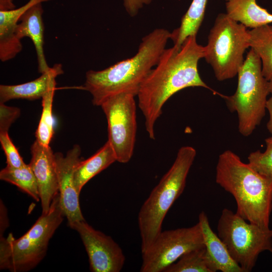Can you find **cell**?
Wrapping results in <instances>:
<instances>
[{
	"label": "cell",
	"mask_w": 272,
	"mask_h": 272,
	"mask_svg": "<svg viewBox=\"0 0 272 272\" xmlns=\"http://www.w3.org/2000/svg\"><path fill=\"white\" fill-rule=\"evenodd\" d=\"M64 217L58 193L48 212L42 213L22 236L15 239L12 233L0 236V269L26 272L35 267L45 256L49 240Z\"/></svg>",
	"instance_id": "5"
},
{
	"label": "cell",
	"mask_w": 272,
	"mask_h": 272,
	"mask_svg": "<svg viewBox=\"0 0 272 272\" xmlns=\"http://www.w3.org/2000/svg\"><path fill=\"white\" fill-rule=\"evenodd\" d=\"M205 246L198 222L190 227L161 231L142 253L140 271L163 272L186 253Z\"/></svg>",
	"instance_id": "10"
},
{
	"label": "cell",
	"mask_w": 272,
	"mask_h": 272,
	"mask_svg": "<svg viewBox=\"0 0 272 272\" xmlns=\"http://www.w3.org/2000/svg\"><path fill=\"white\" fill-rule=\"evenodd\" d=\"M43 13L42 3L35 5L22 15L15 29L19 39L28 37L33 43L37 54L38 72L41 74L50 69L44 53Z\"/></svg>",
	"instance_id": "15"
},
{
	"label": "cell",
	"mask_w": 272,
	"mask_h": 272,
	"mask_svg": "<svg viewBox=\"0 0 272 272\" xmlns=\"http://www.w3.org/2000/svg\"><path fill=\"white\" fill-rule=\"evenodd\" d=\"M238 85L231 96L222 95L231 112H236L238 130L244 137L250 135L259 125L266 110L270 85L262 75L261 62L252 49L238 73Z\"/></svg>",
	"instance_id": "6"
},
{
	"label": "cell",
	"mask_w": 272,
	"mask_h": 272,
	"mask_svg": "<svg viewBox=\"0 0 272 272\" xmlns=\"http://www.w3.org/2000/svg\"><path fill=\"white\" fill-rule=\"evenodd\" d=\"M265 150L261 152L259 150L251 152L248 156V164L260 174L272 176V137L265 140Z\"/></svg>",
	"instance_id": "25"
},
{
	"label": "cell",
	"mask_w": 272,
	"mask_h": 272,
	"mask_svg": "<svg viewBox=\"0 0 272 272\" xmlns=\"http://www.w3.org/2000/svg\"><path fill=\"white\" fill-rule=\"evenodd\" d=\"M18 108L10 107L0 103V132H8L11 124L19 116Z\"/></svg>",
	"instance_id": "27"
},
{
	"label": "cell",
	"mask_w": 272,
	"mask_h": 272,
	"mask_svg": "<svg viewBox=\"0 0 272 272\" xmlns=\"http://www.w3.org/2000/svg\"><path fill=\"white\" fill-rule=\"evenodd\" d=\"M196 35L187 37L180 47L166 48L158 63L142 84L137 96L138 106L145 119L149 137L155 139V124L166 102L174 94L188 87L210 88L198 71L199 60L203 58L204 46L197 43Z\"/></svg>",
	"instance_id": "1"
},
{
	"label": "cell",
	"mask_w": 272,
	"mask_h": 272,
	"mask_svg": "<svg viewBox=\"0 0 272 272\" xmlns=\"http://www.w3.org/2000/svg\"><path fill=\"white\" fill-rule=\"evenodd\" d=\"M135 96L120 93L111 96L101 104L108 124V141L116 161L126 163L131 158L137 129Z\"/></svg>",
	"instance_id": "9"
},
{
	"label": "cell",
	"mask_w": 272,
	"mask_h": 272,
	"mask_svg": "<svg viewBox=\"0 0 272 272\" xmlns=\"http://www.w3.org/2000/svg\"><path fill=\"white\" fill-rule=\"evenodd\" d=\"M226 14L246 28L252 29L272 23V14L256 0H225Z\"/></svg>",
	"instance_id": "18"
},
{
	"label": "cell",
	"mask_w": 272,
	"mask_h": 272,
	"mask_svg": "<svg viewBox=\"0 0 272 272\" xmlns=\"http://www.w3.org/2000/svg\"><path fill=\"white\" fill-rule=\"evenodd\" d=\"M0 179L16 185L37 202L40 200L36 179L29 164L19 168L7 165L0 172Z\"/></svg>",
	"instance_id": "22"
},
{
	"label": "cell",
	"mask_w": 272,
	"mask_h": 272,
	"mask_svg": "<svg viewBox=\"0 0 272 272\" xmlns=\"http://www.w3.org/2000/svg\"><path fill=\"white\" fill-rule=\"evenodd\" d=\"M198 223L202 230L207 256L215 271L243 272L230 255L224 243L212 230L208 218L203 211L199 215Z\"/></svg>",
	"instance_id": "17"
},
{
	"label": "cell",
	"mask_w": 272,
	"mask_h": 272,
	"mask_svg": "<svg viewBox=\"0 0 272 272\" xmlns=\"http://www.w3.org/2000/svg\"><path fill=\"white\" fill-rule=\"evenodd\" d=\"M249 44L259 56L263 76L272 79V26L266 24L248 30Z\"/></svg>",
	"instance_id": "20"
},
{
	"label": "cell",
	"mask_w": 272,
	"mask_h": 272,
	"mask_svg": "<svg viewBox=\"0 0 272 272\" xmlns=\"http://www.w3.org/2000/svg\"><path fill=\"white\" fill-rule=\"evenodd\" d=\"M152 0H124V7L131 17L135 16L140 9L145 5H149Z\"/></svg>",
	"instance_id": "28"
},
{
	"label": "cell",
	"mask_w": 272,
	"mask_h": 272,
	"mask_svg": "<svg viewBox=\"0 0 272 272\" xmlns=\"http://www.w3.org/2000/svg\"><path fill=\"white\" fill-rule=\"evenodd\" d=\"M196 155L192 147H181L170 169L142 206L138 214L142 253L149 249L162 231L167 212L184 189Z\"/></svg>",
	"instance_id": "4"
},
{
	"label": "cell",
	"mask_w": 272,
	"mask_h": 272,
	"mask_svg": "<svg viewBox=\"0 0 272 272\" xmlns=\"http://www.w3.org/2000/svg\"><path fill=\"white\" fill-rule=\"evenodd\" d=\"M7 208L2 199L0 201V236L3 234L9 226V222L7 214Z\"/></svg>",
	"instance_id": "29"
},
{
	"label": "cell",
	"mask_w": 272,
	"mask_h": 272,
	"mask_svg": "<svg viewBox=\"0 0 272 272\" xmlns=\"http://www.w3.org/2000/svg\"><path fill=\"white\" fill-rule=\"evenodd\" d=\"M171 33L157 28L144 36L132 57L101 71L86 72L84 89L92 96V103L100 106L107 98L120 93L137 96L140 88L158 63Z\"/></svg>",
	"instance_id": "2"
},
{
	"label": "cell",
	"mask_w": 272,
	"mask_h": 272,
	"mask_svg": "<svg viewBox=\"0 0 272 272\" xmlns=\"http://www.w3.org/2000/svg\"><path fill=\"white\" fill-rule=\"evenodd\" d=\"M0 142L6 157L7 166L19 168L26 164L12 142L8 132H0Z\"/></svg>",
	"instance_id": "26"
},
{
	"label": "cell",
	"mask_w": 272,
	"mask_h": 272,
	"mask_svg": "<svg viewBox=\"0 0 272 272\" xmlns=\"http://www.w3.org/2000/svg\"><path fill=\"white\" fill-rule=\"evenodd\" d=\"M208 0H193L181 19L180 26L171 33L174 45L180 46L189 36L196 35L204 18Z\"/></svg>",
	"instance_id": "21"
},
{
	"label": "cell",
	"mask_w": 272,
	"mask_h": 272,
	"mask_svg": "<svg viewBox=\"0 0 272 272\" xmlns=\"http://www.w3.org/2000/svg\"><path fill=\"white\" fill-rule=\"evenodd\" d=\"M270 251L272 253V249L270 250Z\"/></svg>",
	"instance_id": "32"
},
{
	"label": "cell",
	"mask_w": 272,
	"mask_h": 272,
	"mask_svg": "<svg viewBox=\"0 0 272 272\" xmlns=\"http://www.w3.org/2000/svg\"><path fill=\"white\" fill-rule=\"evenodd\" d=\"M52 0H29L24 5L12 10L0 11V59L5 62L14 58L23 48L15 29L22 15L39 3Z\"/></svg>",
	"instance_id": "16"
},
{
	"label": "cell",
	"mask_w": 272,
	"mask_h": 272,
	"mask_svg": "<svg viewBox=\"0 0 272 272\" xmlns=\"http://www.w3.org/2000/svg\"><path fill=\"white\" fill-rule=\"evenodd\" d=\"M247 28L226 14H219L204 46L206 61L220 81L235 77L244 62L243 55L249 47Z\"/></svg>",
	"instance_id": "7"
},
{
	"label": "cell",
	"mask_w": 272,
	"mask_h": 272,
	"mask_svg": "<svg viewBox=\"0 0 272 272\" xmlns=\"http://www.w3.org/2000/svg\"><path fill=\"white\" fill-rule=\"evenodd\" d=\"M81 152L80 146L75 145L65 156L60 152L54 153L60 202L68 225L85 220L80 208V194L74 182L75 169L82 160Z\"/></svg>",
	"instance_id": "12"
},
{
	"label": "cell",
	"mask_w": 272,
	"mask_h": 272,
	"mask_svg": "<svg viewBox=\"0 0 272 272\" xmlns=\"http://www.w3.org/2000/svg\"><path fill=\"white\" fill-rule=\"evenodd\" d=\"M55 89L42 97V111L35 132L36 141L43 146H49L54 133V120L52 116V103Z\"/></svg>",
	"instance_id": "24"
},
{
	"label": "cell",
	"mask_w": 272,
	"mask_h": 272,
	"mask_svg": "<svg viewBox=\"0 0 272 272\" xmlns=\"http://www.w3.org/2000/svg\"><path fill=\"white\" fill-rule=\"evenodd\" d=\"M218 235L243 272L251 271L259 255L272 249V229L248 222L225 208L217 225Z\"/></svg>",
	"instance_id": "8"
},
{
	"label": "cell",
	"mask_w": 272,
	"mask_h": 272,
	"mask_svg": "<svg viewBox=\"0 0 272 272\" xmlns=\"http://www.w3.org/2000/svg\"><path fill=\"white\" fill-rule=\"evenodd\" d=\"M163 272H216L206 254L205 246L190 251Z\"/></svg>",
	"instance_id": "23"
},
{
	"label": "cell",
	"mask_w": 272,
	"mask_h": 272,
	"mask_svg": "<svg viewBox=\"0 0 272 272\" xmlns=\"http://www.w3.org/2000/svg\"><path fill=\"white\" fill-rule=\"evenodd\" d=\"M30 150L31 159L29 164L37 182L42 213H46L58 193L54 153L49 146H43L36 140Z\"/></svg>",
	"instance_id": "13"
},
{
	"label": "cell",
	"mask_w": 272,
	"mask_h": 272,
	"mask_svg": "<svg viewBox=\"0 0 272 272\" xmlns=\"http://www.w3.org/2000/svg\"><path fill=\"white\" fill-rule=\"evenodd\" d=\"M116 161L113 149L107 141L94 155L78 164L74 172L76 188L79 194L84 186L93 177Z\"/></svg>",
	"instance_id": "19"
},
{
	"label": "cell",
	"mask_w": 272,
	"mask_h": 272,
	"mask_svg": "<svg viewBox=\"0 0 272 272\" xmlns=\"http://www.w3.org/2000/svg\"><path fill=\"white\" fill-rule=\"evenodd\" d=\"M216 182L233 195L238 215L249 222L269 228L272 211V176L260 174L228 150L219 156Z\"/></svg>",
	"instance_id": "3"
},
{
	"label": "cell",
	"mask_w": 272,
	"mask_h": 272,
	"mask_svg": "<svg viewBox=\"0 0 272 272\" xmlns=\"http://www.w3.org/2000/svg\"><path fill=\"white\" fill-rule=\"evenodd\" d=\"M270 85V97L267 100L266 103V109L269 114V119L266 124L267 129L272 137V79L269 81Z\"/></svg>",
	"instance_id": "30"
},
{
	"label": "cell",
	"mask_w": 272,
	"mask_h": 272,
	"mask_svg": "<svg viewBox=\"0 0 272 272\" xmlns=\"http://www.w3.org/2000/svg\"><path fill=\"white\" fill-rule=\"evenodd\" d=\"M15 8L13 0H0V11H10Z\"/></svg>",
	"instance_id": "31"
},
{
	"label": "cell",
	"mask_w": 272,
	"mask_h": 272,
	"mask_svg": "<svg viewBox=\"0 0 272 272\" xmlns=\"http://www.w3.org/2000/svg\"><path fill=\"white\" fill-rule=\"evenodd\" d=\"M63 73L61 64H55L39 78L29 82L16 85L0 86V103L15 99L33 100L42 97L55 88V78Z\"/></svg>",
	"instance_id": "14"
},
{
	"label": "cell",
	"mask_w": 272,
	"mask_h": 272,
	"mask_svg": "<svg viewBox=\"0 0 272 272\" xmlns=\"http://www.w3.org/2000/svg\"><path fill=\"white\" fill-rule=\"evenodd\" d=\"M78 232L87 253L92 272H119L125 256L119 245L102 232L94 229L85 220L68 225Z\"/></svg>",
	"instance_id": "11"
}]
</instances>
